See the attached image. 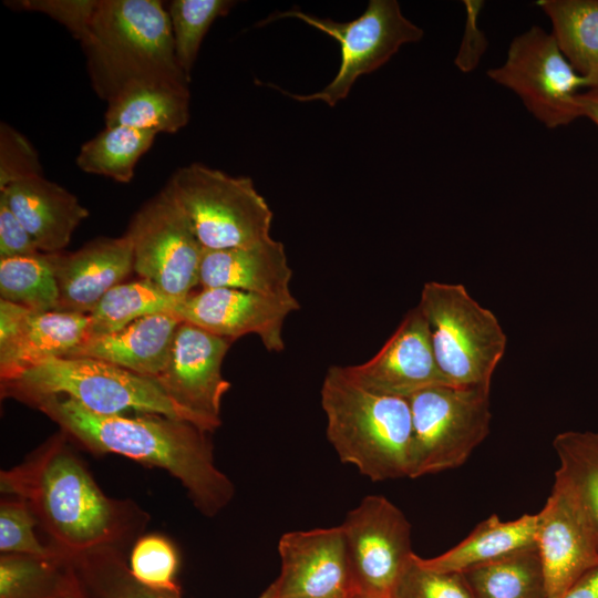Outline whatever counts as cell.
<instances>
[{
  "label": "cell",
  "mask_w": 598,
  "mask_h": 598,
  "mask_svg": "<svg viewBox=\"0 0 598 598\" xmlns=\"http://www.w3.org/2000/svg\"><path fill=\"white\" fill-rule=\"evenodd\" d=\"M29 404L91 451L166 470L207 516L217 514L234 496L233 483L214 463L207 432L190 422L152 413L101 415L62 395L39 398Z\"/></svg>",
  "instance_id": "6da1fadb"
},
{
  "label": "cell",
  "mask_w": 598,
  "mask_h": 598,
  "mask_svg": "<svg viewBox=\"0 0 598 598\" xmlns=\"http://www.w3.org/2000/svg\"><path fill=\"white\" fill-rule=\"evenodd\" d=\"M95 93L109 102L142 84L189 87L174 48L168 11L158 0H89L72 33Z\"/></svg>",
  "instance_id": "7a4b0ae2"
},
{
  "label": "cell",
  "mask_w": 598,
  "mask_h": 598,
  "mask_svg": "<svg viewBox=\"0 0 598 598\" xmlns=\"http://www.w3.org/2000/svg\"><path fill=\"white\" fill-rule=\"evenodd\" d=\"M1 489L29 504L61 554L109 545L115 507L59 439L21 467L2 472Z\"/></svg>",
  "instance_id": "3957f363"
},
{
  "label": "cell",
  "mask_w": 598,
  "mask_h": 598,
  "mask_svg": "<svg viewBox=\"0 0 598 598\" xmlns=\"http://www.w3.org/2000/svg\"><path fill=\"white\" fill-rule=\"evenodd\" d=\"M326 434L341 462L373 482L410 477L411 409L408 399L372 393L342 367L327 371L321 386Z\"/></svg>",
  "instance_id": "277c9868"
},
{
  "label": "cell",
  "mask_w": 598,
  "mask_h": 598,
  "mask_svg": "<svg viewBox=\"0 0 598 598\" xmlns=\"http://www.w3.org/2000/svg\"><path fill=\"white\" fill-rule=\"evenodd\" d=\"M1 389L2 394L27 403L62 395L101 415L134 410L195 424L192 416L166 395L156 379L94 358H54L1 381Z\"/></svg>",
  "instance_id": "5b68a950"
},
{
  "label": "cell",
  "mask_w": 598,
  "mask_h": 598,
  "mask_svg": "<svg viewBox=\"0 0 598 598\" xmlns=\"http://www.w3.org/2000/svg\"><path fill=\"white\" fill-rule=\"evenodd\" d=\"M417 306L446 381L456 386H491L507 343L496 316L462 283L427 281Z\"/></svg>",
  "instance_id": "8992f818"
},
{
  "label": "cell",
  "mask_w": 598,
  "mask_h": 598,
  "mask_svg": "<svg viewBox=\"0 0 598 598\" xmlns=\"http://www.w3.org/2000/svg\"><path fill=\"white\" fill-rule=\"evenodd\" d=\"M164 188L204 250L247 246L271 237L272 212L249 177L193 163L178 168Z\"/></svg>",
  "instance_id": "52a82bcc"
},
{
  "label": "cell",
  "mask_w": 598,
  "mask_h": 598,
  "mask_svg": "<svg viewBox=\"0 0 598 598\" xmlns=\"http://www.w3.org/2000/svg\"><path fill=\"white\" fill-rule=\"evenodd\" d=\"M489 389L441 384L408 399L412 422L410 478L466 462L489 432Z\"/></svg>",
  "instance_id": "ba28073f"
},
{
  "label": "cell",
  "mask_w": 598,
  "mask_h": 598,
  "mask_svg": "<svg viewBox=\"0 0 598 598\" xmlns=\"http://www.w3.org/2000/svg\"><path fill=\"white\" fill-rule=\"evenodd\" d=\"M296 18L326 33L340 44V65L333 80L311 94H283L300 102L322 101L334 106L350 92L355 80L386 63L399 49L423 38V30L410 21L395 0H370L364 12L348 22L322 19L298 9L277 12L260 24Z\"/></svg>",
  "instance_id": "9c48e42d"
},
{
  "label": "cell",
  "mask_w": 598,
  "mask_h": 598,
  "mask_svg": "<svg viewBox=\"0 0 598 598\" xmlns=\"http://www.w3.org/2000/svg\"><path fill=\"white\" fill-rule=\"evenodd\" d=\"M487 76L513 91L548 128L580 117V89H591L567 61L554 35L538 25L515 37L504 63L489 69Z\"/></svg>",
  "instance_id": "30bf717a"
},
{
  "label": "cell",
  "mask_w": 598,
  "mask_h": 598,
  "mask_svg": "<svg viewBox=\"0 0 598 598\" xmlns=\"http://www.w3.org/2000/svg\"><path fill=\"white\" fill-rule=\"evenodd\" d=\"M125 234L132 243L134 271L141 279L178 302L199 287L204 248L165 188L135 213Z\"/></svg>",
  "instance_id": "8fae6325"
},
{
  "label": "cell",
  "mask_w": 598,
  "mask_h": 598,
  "mask_svg": "<svg viewBox=\"0 0 598 598\" xmlns=\"http://www.w3.org/2000/svg\"><path fill=\"white\" fill-rule=\"evenodd\" d=\"M340 528L354 592L391 598L414 555L405 515L386 497L369 495L347 514Z\"/></svg>",
  "instance_id": "7c38bea8"
},
{
  "label": "cell",
  "mask_w": 598,
  "mask_h": 598,
  "mask_svg": "<svg viewBox=\"0 0 598 598\" xmlns=\"http://www.w3.org/2000/svg\"><path fill=\"white\" fill-rule=\"evenodd\" d=\"M231 342L181 321L167 363L156 378L166 395L207 433L221 423V399L230 388L221 364Z\"/></svg>",
  "instance_id": "4fadbf2b"
},
{
  "label": "cell",
  "mask_w": 598,
  "mask_h": 598,
  "mask_svg": "<svg viewBox=\"0 0 598 598\" xmlns=\"http://www.w3.org/2000/svg\"><path fill=\"white\" fill-rule=\"evenodd\" d=\"M281 569L259 598H347L354 595L340 526L295 530L278 542Z\"/></svg>",
  "instance_id": "5bb4252c"
},
{
  "label": "cell",
  "mask_w": 598,
  "mask_h": 598,
  "mask_svg": "<svg viewBox=\"0 0 598 598\" xmlns=\"http://www.w3.org/2000/svg\"><path fill=\"white\" fill-rule=\"evenodd\" d=\"M291 297H271L231 288H200L181 300L174 315L210 333L229 339L252 333L270 352L285 349L286 318L299 309Z\"/></svg>",
  "instance_id": "9a60e30c"
},
{
  "label": "cell",
  "mask_w": 598,
  "mask_h": 598,
  "mask_svg": "<svg viewBox=\"0 0 598 598\" xmlns=\"http://www.w3.org/2000/svg\"><path fill=\"white\" fill-rule=\"evenodd\" d=\"M355 384L375 394L409 399L426 388L450 384L441 373L425 318L412 308L370 360L342 367Z\"/></svg>",
  "instance_id": "2e32d148"
},
{
  "label": "cell",
  "mask_w": 598,
  "mask_h": 598,
  "mask_svg": "<svg viewBox=\"0 0 598 598\" xmlns=\"http://www.w3.org/2000/svg\"><path fill=\"white\" fill-rule=\"evenodd\" d=\"M536 546L548 598H560L581 575L598 565V544L590 527L556 485L537 513Z\"/></svg>",
  "instance_id": "e0dca14e"
},
{
  "label": "cell",
  "mask_w": 598,
  "mask_h": 598,
  "mask_svg": "<svg viewBox=\"0 0 598 598\" xmlns=\"http://www.w3.org/2000/svg\"><path fill=\"white\" fill-rule=\"evenodd\" d=\"M59 289L56 311L89 315L99 301L134 271L132 243L99 237L73 252H52Z\"/></svg>",
  "instance_id": "ac0fdd59"
},
{
  "label": "cell",
  "mask_w": 598,
  "mask_h": 598,
  "mask_svg": "<svg viewBox=\"0 0 598 598\" xmlns=\"http://www.w3.org/2000/svg\"><path fill=\"white\" fill-rule=\"evenodd\" d=\"M292 270L283 245L272 237L247 246L204 250L200 288H231L271 297H291Z\"/></svg>",
  "instance_id": "d6986e66"
},
{
  "label": "cell",
  "mask_w": 598,
  "mask_h": 598,
  "mask_svg": "<svg viewBox=\"0 0 598 598\" xmlns=\"http://www.w3.org/2000/svg\"><path fill=\"white\" fill-rule=\"evenodd\" d=\"M0 195L41 252H60L89 216L75 195L42 175L11 183L0 189Z\"/></svg>",
  "instance_id": "ffe728a7"
},
{
  "label": "cell",
  "mask_w": 598,
  "mask_h": 598,
  "mask_svg": "<svg viewBox=\"0 0 598 598\" xmlns=\"http://www.w3.org/2000/svg\"><path fill=\"white\" fill-rule=\"evenodd\" d=\"M181 321L174 313L145 316L113 333L86 339L64 358H94L156 379L167 363Z\"/></svg>",
  "instance_id": "44dd1931"
},
{
  "label": "cell",
  "mask_w": 598,
  "mask_h": 598,
  "mask_svg": "<svg viewBox=\"0 0 598 598\" xmlns=\"http://www.w3.org/2000/svg\"><path fill=\"white\" fill-rule=\"evenodd\" d=\"M87 315L28 310L17 333L0 343L1 381L54 358L68 357L86 339Z\"/></svg>",
  "instance_id": "7402d4cb"
},
{
  "label": "cell",
  "mask_w": 598,
  "mask_h": 598,
  "mask_svg": "<svg viewBox=\"0 0 598 598\" xmlns=\"http://www.w3.org/2000/svg\"><path fill=\"white\" fill-rule=\"evenodd\" d=\"M537 514L503 522L495 514L482 520L460 544L432 558L417 556L432 570L462 574L536 546Z\"/></svg>",
  "instance_id": "603a6c76"
},
{
  "label": "cell",
  "mask_w": 598,
  "mask_h": 598,
  "mask_svg": "<svg viewBox=\"0 0 598 598\" xmlns=\"http://www.w3.org/2000/svg\"><path fill=\"white\" fill-rule=\"evenodd\" d=\"M189 87L142 84L128 87L107 102L105 126L175 133L189 121Z\"/></svg>",
  "instance_id": "cb8c5ba5"
},
{
  "label": "cell",
  "mask_w": 598,
  "mask_h": 598,
  "mask_svg": "<svg viewBox=\"0 0 598 598\" xmlns=\"http://www.w3.org/2000/svg\"><path fill=\"white\" fill-rule=\"evenodd\" d=\"M64 561L82 598H182L181 591L156 589L138 581L110 545L68 554Z\"/></svg>",
  "instance_id": "d4e9b609"
},
{
  "label": "cell",
  "mask_w": 598,
  "mask_h": 598,
  "mask_svg": "<svg viewBox=\"0 0 598 598\" xmlns=\"http://www.w3.org/2000/svg\"><path fill=\"white\" fill-rule=\"evenodd\" d=\"M553 445L559 458L554 485L570 497L598 544V432H561Z\"/></svg>",
  "instance_id": "484cf974"
},
{
  "label": "cell",
  "mask_w": 598,
  "mask_h": 598,
  "mask_svg": "<svg viewBox=\"0 0 598 598\" xmlns=\"http://www.w3.org/2000/svg\"><path fill=\"white\" fill-rule=\"evenodd\" d=\"M537 6L567 61L598 89V0H540Z\"/></svg>",
  "instance_id": "4316f807"
},
{
  "label": "cell",
  "mask_w": 598,
  "mask_h": 598,
  "mask_svg": "<svg viewBox=\"0 0 598 598\" xmlns=\"http://www.w3.org/2000/svg\"><path fill=\"white\" fill-rule=\"evenodd\" d=\"M462 575L474 598H548L537 546Z\"/></svg>",
  "instance_id": "83f0119b"
},
{
  "label": "cell",
  "mask_w": 598,
  "mask_h": 598,
  "mask_svg": "<svg viewBox=\"0 0 598 598\" xmlns=\"http://www.w3.org/2000/svg\"><path fill=\"white\" fill-rule=\"evenodd\" d=\"M156 135L127 126H105L81 146L76 165L85 173L130 183L137 162L151 148Z\"/></svg>",
  "instance_id": "f1b7e54d"
},
{
  "label": "cell",
  "mask_w": 598,
  "mask_h": 598,
  "mask_svg": "<svg viewBox=\"0 0 598 598\" xmlns=\"http://www.w3.org/2000/svg\"><path fill=\"white\" fill-rule=\"evenodd\" d=\"M177 303L147 280L124 281L106 292L87 315L86 339L113 333L145 316L174 313Z\"/></svg>",
  "instance_id": "f546056e"
},
{
  "label": "cell",
  "mask_w": 598,
  "mask_h": 598,
  "mask_svg": "<svg viewBox=\"0 0 598 598\" xmlns=\"http://www.w3.org/2000/svg\"><path fill=\"white\" fill-rule=\"evenodd\" d=\"M0 297L35 312L56 310L59 289L51 255L0 259Z\"/></svg>",
  "instance_id": "4dcf8cb0"
},
{
  "label": "cell",
  "mask_w": 598,
  "mask_h": 598,
  "mask_svg": "<svg viewBox=\"0 0 598 598\" xmlns=\"http://www.w3.org/2000/svg\"><path fill=\"white\" fill-rule=\"evenodd\" d=\"M70 591L64 557L4 554L0 558V598H53Z\"/></svg>",
  "instance_id": "1f68e13d"
},
{
  "label": "cell",
  "mask_w": 598,
  "mask_h": 598,
  "mask_svg": "<svg viewBox=\"0 0 598 598\" xmlns=\"http://www.w3.org/2000/svg\"><path fill=\"white\" fill-rule=\"evenodd\" d=\"M230 0H174L168 16L174 38L176 60L190 78L200 44L213 22L234 7Z\"/></svg>",
  "instance_id": "d6a6232c"
},
{
  "label": "cell",
  "mask_w": 598,
  "mask_h": 598,
  "mask_svg": "<svg viewBox=\"0 0 598 598\" xmlns=\"http://www.w3.org/2000/svg\"><path fill=\"white\" fill-rule=\"evenodd\" d=\"M134 577L152 588L181 591L175 581L177 555L164 537L148 535L140 538L130 558Z\"/></svg>",
  "instance_id": "836d02e7"
},
{
  "label": "cell",
  "mask_w": 598,
  "mask_h": 598,
  "mask_svg": "<svg viewBox=\"0 0 598 598\" xmlns=\"http://www.w3.org/2000/svg\"><path fill=\"white\" fill-rule=\"evenodd\" d=\"M37 517L29 504L18 501L2 502L0 506V550L4 554L30 555L40 558L64 557L56 549L44 547L35 537Z\"/></svg>",
  "instance_id": "e575fe53"
},
{
  "label": "cell",
  "mask_w": 598,
  "mask_h": 598,
  "mask_svg": "<svg viewBox=\"0 0 598 598\" xmlns=\"http://www.w3.org/2000/svg\"><path fill=\"white\" fill-rule=\"evenodd\" d=\"M391 598H474L462 574L422 566L414 553L399 578Z\"/></svg>",
  "instance_id": "d590c367"
},
{
  "label": "cell",
  "mask_w": 598,
  "mask_h": 598,
  "mask_svg": "<svg viewBox=\"0 0 598 598\" xmlns=\"http://www.w3.org/2000/svg\"><path fill=\"white\" fill-rule=\"evenodd\" d=\"M42 175L31 143L6 123L0 126V189L17 181Z\"/></svg>",
  "instance_id": "8d00e7d4"
},
{
  "label": "cell",
  "mask_w": 598,
  "mask_h": 598,
  "mask_svg": "<svg viewBox=\"0 0 598 598\" xmlns=\"http://www.w3.org/2000/svg\"><path fill=\"white\" fill-rule=\"evenodd\" d=\"M41 252L31 235L0 195V259Z\"/></svg>",
  "instance_id": "74e56055"
},
{
  "label": "cell",
  "mask_w": 598,
  "mask_h": 598,
  "mask_svg": "<svg viewBox=\"0 0 598 598\" xmlns=\"http://www.w3.org/2000/svg\"><path fill=\"white\" fill-rule=\"evenodd\" d=\"M466 24L462 44L455 58V64L463 72L474 70L486 50L487 41L477 27V16L483 7L482 1H464Z\"/></svg>",
  "instance_id": "f35d334b"
},
{
  "label": "cell",
  "mask_w": 598,
  "mask_h": 598,
  "mask_svg": "<svg viewBox=\"0 0 598 598\" xmlns=\"http://www.w3.org/2000/svg\"><path fill=\"white\" fill-rule=\"evenodd\" d=\"M560 598H598V565L581 575Z\"/></svg>",
  "instance_id": "ab89813d"
},
{
  "label": "cell",
  "mask_w": 598,
  "mask_h": 598,
  "mask_svg": "<svg viewBox=\"0 0 598 598\" xmlns=\"http://www.w3.org/2000/svg\"><path fill=\"white\" fill-rule=\"evenodd\" d=\"M581 116L590 118L598 125V89H588L578 95Z\"/></svg>",
  "instance_id": "60d3db41"
},
{
  "label": "cell",
  "mask_w": 598,
  "mask_h": 598,
  "mask_svg": "<svg viewBox=\"0 0 598 598\" xmlns=\"http://www.w3.org/2000/svg\"><path fill=\"white\" fill-rule=\"evenodd\" d=\"M53 598H82V597L78 594V591L74 589L73 584H72V591L58 596V597H53Z\"/></svg>",
  "instance_id": "b9f144b4"
},
{
  "label": "cell",
  "mask_w": 598,
  "mask_h": 598,
  "mask_svg": "<svg viewBox=\"0 0 598 598\" xmlns=\"http://www.w3.org/2000/svg\"><path fill=\"white\" fill-rule=\"evenodd\" d=\"M357 595H358V594H354V595H352V596H350V597H347V598H355Z\"/></svg>",
  "instance_id": "7bdbcfd3"
},
{
  "label": "cell",
  "mask_w": 598,
  "mask_h": 598,
  "mask_svg": "<svg viewBox=\"0 0 598 598\" xmlns=\"http://www.w3.org/2000/svg\"><path fill=\"white\" fill-rule=\"evenodd\" d=\"M355 598H367V597H363V596H361V595H357Z\"/></svg>",
  "instance_id": "ee69618b"
}]
</instances>
